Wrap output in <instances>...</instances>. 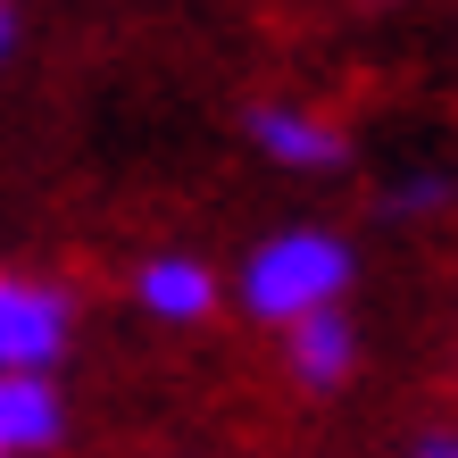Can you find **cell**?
<instances>
[{
  "instance_id": "1",
  "label": "cell",
  "mask_w": 458,
  "mask_h": 458,
  "mask_svg": "<svg viewBox=\"0 0 458 458\" xmlns=\"http://www.w3.org/2000/svg\"><path fill=\"white\" fill-rule=\"evenodd\" d=\"M350 292V242L326 225H292V233H267L250 267H242V309L267 317V326H301V317L334 309Z\"/></svg>"
},
{
  "instance_id": "2",
  "label": "cell",
  "mask_w": 458,
  "mask_h": 458,
  "mask_svg": "<svg viewBox=\"0 0 458 458\" xmlns=\"http://www.w3.org/2000/svg\"><path fill=\"white\" fill-rule=\"evenodd\" d=\"M67 350V292L0 276V375H42Z\"/></svg>"
},
{
  "instance_id": "3",
  "label": "cell",
  "mask_w": 458,
  "mask_h": 458,
  "mask_svg": "<svg viewBox=\"0 0 458 458\" xmlns=\"http://www.w3.org/2000/svg\"><path fill=\"white\" fill-rule=\"evenodd\" d=\"M250 142L276 158V167H301V175H326L350 158V133L334 117L317 109H284V100H267V109H250Z\"/></svg>"
},
{
  "instance_id": "4",
  "label": "cell",
  "mask_w": 458,
  "mask_h": 458,
  "mask_svg": "<svg viewBox=\"0 0 458 458\" xmlns=\"http://www.w3.org/2000/svg\"><path fill=\"white\" fill-rule=\"evenodd\" d=\"M284 367L301 375L309 392H334L350 367H359V326H350L342 309H317L301 326H284Z\"/></svg>"
},
{
  "instance_id": "5",
  "label": "cell",
  "mask_w": 458,
  "mask_h": 458,
  "mask_svg": "<svg viewBox=\"0 0 458 458\" xmlns=\"http://www.w3.org/2000/svg\"><path fill=\"white\" fill-rule=\"evenodd\" d=\"M150 317H167V326H200L208 309H217V276H208L200 259H150L142 276H133Z\"/></svg>"
},
{
  "instance_id": "6",
  "label": "cell",
  "mask_w": 458,
  "mask_h": 458,
  "mask_svg": "<svg viewBox=\"0 0 458 458\" xmlns=\"http://www.w3.org/2000/svg\"><path fill=\"white\" fill-rule=\"evenodd\" d=\"M59 392H50V375H9V450H50L59 442Z\"/></svg>"
},
{
  "instance_id": "7",
  "label": "cell",
  "mask_w": 458,
  "mask_h": 458,
  "mask_svg": "<svg viewBox=\"0 0 458 458\" xmlns=\"http://www.w3.org/2000/svg\"><path fill=\"white\" fill-rule=\"evenodd\" d=\"M442 200H450V183L425 167V175H409V183H392V200H384V208H392V217H417V208H442Z\"/></svg>"
},
{
  "instance_id": "8",
  "label": "cell",
  "mask_w": 458,
  "mask_h": 458,
  "mask_svg": "<svg viewBox=\"0 0 458 458\" xmlns=\"http://www.w3.org/2000/svg\"><path fill=\"white\" fill-rule=\"evenodd\" d=\"M409 458H458V434H425V442H417Z\"/></svg>"
},
{
  "instance_id": "9",
  "label": "cell",
  "mask_w": 458,
  "mask_h": 458,
  "mask_svg": "<svg viewBox=\"0 0 458 458\" xmlns=\"http://www.w3.org/2000/svg\"><path fill=\"white\" fill-rule=\"evenodd\" d=\"M9 50H17V9L0 0V59H9Z\"/></svg>"
},
{
  "instance_id": "10",
  "label": "cell",
  "mask_w": 458,
  "mask_h": 458,
  "mask_svg": "<svg viewBox=\"0 0 458 458\" xmlns=\"http://www.w3.org/2000/svg\"><path fill=\"white\" fill-rule=\"evenodd\" d=\"M0 458H9V375H0Z\"/></svg>"
}]
</instances>
